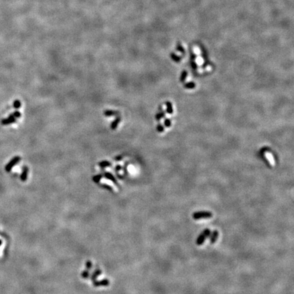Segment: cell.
I'll return each mask as SVG.
<instances>
[{"label": "cell", "mask_w": 294, "mask_h": 294, "mask_svg": "<svg viewBox=\"0 0 294 294\" xmlns=\"http://www.w3.org/2000/svg\"><path fill=\"white\" fill-rule=\"evenodd\" d=\"M213 217V213L210 211H198L193 214V218L195 220L202 219H209Z\"/></svg>", "instance_id": "6da1fadb"}, {"label": "cell", "mask_w": 294, "mask_h": 294, "mask_svg": "<svg viewBox=\"0 0 294 294\" xmlns=\"http://www.w3.org/2000/svg\"><path fill=\"white\" fill-rule=\"evenodd\" d=\"M118 114V112L113 111H106L104 112V115L107 117H111V116L116 115Z\"/></svg>", "instance_id": "ba28073f"}, {"label": "cell", "mask_w": 294, "mask_h": 294, "mask_svg": "<svg viewBox=\"0 0 294 294\" xmlns=\"http://www.w3.org/2000/svg\"><path fill=\"white\" fill-rule=\"evenodd\" d=\"M84 274H82V276H84V277H86V276H88V273L86 272H84Z\"/></svg>", "instance_id": "9a60e30c"}, {"label": "cell", "mask_w": 294, "mask_h": 294, "mask_svg": "<svg viewBox=\"0 0 294 294\" xmlns=\"http://www.w3.org/2000/svg\"><path fill=\"white\" fill-rule=\"evenodd\" d=\"M27 174H28V168H27V167H25V166L23 167L22 174H21V181H26L27 178Z\"/></svg>", "instance_id": "8992f818"}, {"label": "cell", "mask_w": 294, "mask_h": 294, "mask_svg": "<svg viewBox=\"0 0 294 294\" xmlns=\"http://www.w3.org/2000/svg\"><path fill=\"white\" fill-rule=\"evenodd\" d=\"M99 166L101 167V168H105V167L111 166V163L107 162V161H103V162H101L99 163Z\"/></svg>", "instance_id": "9c48e42d"}, {"label": "cell", "mask_w": 294, "mask_h": 294, "mask_svg": "<svg viewBox=\"0 0 294 294\" xmlns=\"http://www.w3.org/2000/svg\"><path fill=\"white\" fill-rule=\"evenodd\" d=\"M86 266H87L88 268H91V263L90 261H88L86 263Z\"/></svg>", "instance_id": "5bb4252c"}, {"label": "cell", "mask_w": 294, "mask_h": 294, "mask_svg": "<svg viewBox=\"0 0 294 294\" xmlns=\"http://www.w3.org/2000/svg\"><path fill=\"white\" fill-rule=\"evenodd\" d=\"M105 176L106 177L107 179H108L109 180H111V181H113L114 183H117V181H116L115 179V178H114V176H113V175H112V174H111V173H108V172H106V174H105Z\"/></svg>", "instance_id": "30bf717a"}, {"label": "cell", "mask_w": 294, "mask_h": 294, "mask_svg": "<svg viewBox=\"0 0 294 294\" xmlns=\"http://www.w3.org/2000/svg\"><path fill=\"white\" fill-rule=\"evenodd\" d=\"M210 230L208 229H205L204 231H203L202 233L200 234V236H198V238H197L196 240V244L200 246V245H202L203 243L205 242L206 239L208 238V237L210 236Z\"/></svg>", "instance_id": "7a4b0ae2"}, {"label": "cell", "mask_w": 294, "mask_h": 294, "mask_svg": "<svg viewBox=\"0 0 294 294\" xmlns=\"http://www.w3.org/2000/svg\"><path fill=\"white\" fill-rule=\"evenodd\" d=\"M209 236H210V244H215L216 241L217 240L218 237H219V232L217 231V230H215V231H213L212 233H210Z\"/></svg>", "instance_id": "5b68a950"}, {"label": "cell", "mask_w": 294, "mask_h": 294, "mask_svg": "<svg viewBox=\"0 0 294 294\" xmlns=\"http://www.w3.org/2000/svg\"><path fill=\"white\" fill-rule=\"evenodd\" d=\"M20 161H21V157H18V156H16V157L12 158L5 167V170L6 172H10V171L12 170V168H13L14 166H16V164H18V163Z\"/></svg>", "instance_id": "3957f363"}, {"label": "cell", "mask_w": 294, "mask_h": 294, "mask_svg": "<svg viewBox=\"0 0 294 294\" xmlns=\"http://www.w3.org/2000/svg\"><path fill=\"white\" fill-rule=\"evenodd\" d=\"M101 178V175H97V176H95L94 177V181L96 182V183H98V182L100 181Z\"/></svg>", "instance_id": "7c38bea8"}, {"label": "cell", "mask_w": 294, "mask_h": 294, "mask_svg": "<svg viewBox=\"0 0 294 294\" xmlns=\"http://www.w3.org/2000/svg\"><path fill=\"white\" fill-rule=\"evenodd\" d=\"M16 122V118L12 115H10L7 118H4L1 120V124L4 125H8L14 123Z\"/></svg>", "instance_id": "277c9868"}, {"label": "cell", "mask_w": 294, "mask_h": 294, "mask_svg": "<svg viewBox=\"0 0 294 294\" xmlns=\"http://www.w3.org/2000/svg\"><path fill=\"white\" fill-rule=\"evenodd\" d=\"M13 106L14 108L15 109H18V108H20L21 106V101L19 100H15L14 101V103H13Z\"/></svg>", "instance_id": "8fae6325"}, {"label": "cell", "mask_w": 294, "mask_h": 294, "mask_svg": "<svg viewBox=\"0 0 294 294\" xmlns=\"http://www.w3.org/2000/svg\"><path fill=\"white\" fill-rule=\"evenodd\" d=\"M12 115H13L14 117H15V118H18V117H21V113H20V112H18V111H15V112H14V113H12Z\"/></svg>", "instance_id": "4fadbf2b"}, {"label": "cell", "mask_w": 294, "mask_h": 294, "mask_svg": "<svg viewBox=\"0 0 294 294\" xmlns=\"http://www.w3.org/2000/svg\"><path fill=\"white\" fill-rule=\"evenodd\" d=\"M1 243H2V242H1V240H0V245H1Z\"/></svg>", "instance_id": "2e32d148"}, {"label": "cell", "mask_w": 294, "mask_h": 294, "mask_svg": "<svg viewBox=\"0 0 294 294\" xmlns=\"http://www.w3.org/2000/svg\"><path fill=\"white\" fill-rule=\"evenodd\" d=\"M120 121V117H117L116 119L114 120V121L113 122V123H112L111 125V129L112 130H115L116 128H117V126H118V123H119Z\"/></svg>", "instance_id": "52a82bcc"}]
</instances>
